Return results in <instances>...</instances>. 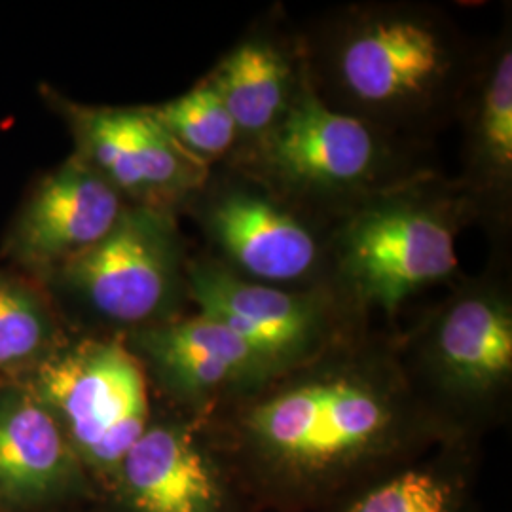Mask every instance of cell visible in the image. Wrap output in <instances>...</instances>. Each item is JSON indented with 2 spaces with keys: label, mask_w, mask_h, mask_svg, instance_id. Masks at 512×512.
Here are the masks:
<instances>
[{
  "label": "cell",
  "mask_w": 512,
  "mask_h": 512,
  "mask_svg": "<svg viewBox=\"0 0 512 512\" xmlns=\"http://www.w3.org/2000/svg\"><path fill=\"white\" fill-rule=\"evenodd\" d=\"M29 391L61 425L80 465L110 482L148 427L143 368L114 342L50 353L35 368Z\"/></svg>",
  "instance_id": "1"
},
{
  "label": "cell",
  "mask_w": 512,
  "mask_h": 512,
  "mask_svg": "<svg viewBox=\"0 0 512 512\" xmlns=\"http://www.w3.org/2000/svg\"><path fill=\"white\" fill-rule=\"evenodd\" d=\"M395 425L391 399L353 374L291 385L245 416L256 448L298 473H323L365 458L389 439Z\"/></svg>",
  "instance_id": "2"
},
{
  "label": "cell",
  "mask_w": 512,
  "mask_h": 512,
  "mask_svg": "<svg viewBox=\"0 0 512 512\" xmlns=\"http://www.w3.org/2000/svg\"><path fill=\"white\" fill-rule=\"evenodd\" d=\"M342 266L368 302L395 311L410 294L458 270L454 230L437 213L410 203L376 207L349 226Z\"/></svg>",
  "instance_id": "3"
},
{
  "label": "cell",
  "mask_w": 512,
  "mask_h": 512,
  "mask_svg": "<svg viewBox=\"0 0 512 512\" xmlns=\"http://www.w3.org/2000/svg\"><path fill=\"white\" fill-rule=\"evenodd\" d=\"M171 245L158 217L122 215L107 238L65 260V275L95 310L139 323L164 304L171 283Z\"/></svg>",
  "instance_id": "4"
},
{
  "label": "cell",
  "mask_w": 512,
  "mask_h": 512,
  "mask_svg": "<svg viewBox=\"0 0 512 512\" xmlns=\"http://www.w3.org/2000/svg\"><path fill=\"white\" fill-rule=\"evenodd\" d=\"M203 317L232 330L270 372L308 355L323 332L321 308L306 296L249 283L220 268L192 275Z\"/></svg>",
  "instance_id": "5"
},
{
  "label": "cell",
  "mask_w": 512,
  "mask_h": 512,
  "mask_svg": "<svg viewBox=\"0 0 512 512\" xmlns=\"http://www.w3.org/2000/svg\"><path fill=\"white\" fill-rule=\"evenodd\" d=\"M268 162L289 183L304 188H348L365 181L376 164V143L365 124L304 92L275 122Z\"/></svg>",
  "instance_id": "6"
},
{
  "label": "cell",
  "mask_w": 512,
  "mask_h": 512,
  "mask_svg": "<svg viewBox=\"0 0 512 512\" xmlns=\"http://www.w3.org/2000/svg\"><path fill=\"white\" fill-rule=\"evenodd\" d=\"M446 71V50L429 25L384 18L357 29L342 48L344 88L370 107H399L420 99Z\"/></svg>",
  "instance_id": "7"
},
{
  "label": "cell",
  "mask_w": 512,
  "mask_h": 512,
  "mask_svg": "<svg viewBox=\"0 0 512 512\" xmlns=\"http://www.w3.org/2000/svg\"><path fill=\"white\" fill-rule=\"evenodd\" d=\"M84 467L52 412L29 389L0 395V507L31 509L71 494Z\"/></svg>",
  "instance_id": "8"
},
{
  "label": "cell",
  "mask_w": 512,
  "mask_h": 512,
  "mask_svg": "<svg viewBox=\"0 0 512 512\" xmlns=\"http://www.w3.org/2000/svg\"><path fill=\"white\" fill-rule=\"evenodd\" d=\"M112 484L129 512H224L215 465L179 425H148Z\"/></svg>",
  "instance_id": "9"
},
{
  "label": "cell",
  "mask_w": 512,
  "mask_h": 512,
  "mask_svg": "<svg viewBox=\"0 0 512 512\" xmlns=\"http://www.w3.org/2000/svg\"><path fill=\"white\" fill-rule=\"evenodd\" d=\"M80 139L93 169L114 188L152 194L186 188L203 175L202 160L181 147L145 110H90Z\"/></svg>",
  "instance_id": "10"
},
{
  "label": "cell",
  "mask_w": 512,
  "mask_h": 512,
  "mask_svg": "<svg viewBox=\"0 0 512 512\" xmlns=\"http://www.w3.org/2000/svg\"><path fill=\"white\" fill-rule=\"evenodd\" d=\"M122 215L116 188L92 165L71 162L38 188L19 228L21 251L67 260L107 238Z\"/></svg>",
  "instance_id": "11"
},
{
  "label": "cell",
  "mask_w": 512,
  "mask_h": 512,
  "mask_svg": "<svg viewBox=\"0 0 512 512\" xmlns=\"http://www.w3.org/2000/svg\"><path fill=\"white\" fill-rule=\"evenodd\" d=\"M211 226L226 255L256 279L289 283L315 266L319 249L310 230L256 194H226L213 207Z\"/></svg>",
  "instance_id": "12"
},
{
  "label": "cell",
  "mask_w": 512,
  "mask_h": 512,
  "mask_svg": "<svg viewBox=\"0 0 512 512\" xmlns=\"http://www.w3.org/2000/svg\"><path fill=\"white\" fill-rule=\"evenodd\" d=\"M143 348L171 387L186 397H207L270 372L232 330L203 315L150 330Z\"/></svg>",
  "instance_id": "13"
},
{
  "label": "cell",
  "mask_w": 512,
  "mask_h": 512,
  "mask_svg": "<svg viewBox=\"0 0 512 512\" xmlns=\"http://www.w3.org/2000/svg\"><path fill=\"white\" fill-rule=\"evenodd\" d=\"M435 355L444 378L469 395L488 393L512 370V315L501 296L458 298L440 319Z\"/></svg>",
  "instance_id": "14"
},
{
  "label": "cell",
  "mask_w": 512,
  "mask_h": 512,
  "mask_svg": "<svg viewBox=\"0 0 512 512\" xmlns=\"http://www.w3.org/2000/svg\"><path fill=\"white\" fill-rule=\"evenodd\" d=\"M211 86L234 118L238 131H268L289 107V67L264 42L241 44L220 65Z\"/></svg>",
  "instance_id": "15"
},
{
  "label": "cell",
  "mask_w": 512,
  "mask_h": 512,
  "mask_svg": "<svg viewBox=\"0 0 512 512\" xmlns=\"http://www.w3.org/2000/svg\"><path fill=\"white\" fill-rule=\"evenodd\" d=\"M150 112L198 160L222 156L234 145L239 133L234 118L211 84Z\"/></svg>",
  "instance_id": "16"
},
{
  "label": "cell",
  "mask_w": 512,
  "mask_h": 512,
  "mask_svg": "<svg viewBox=\"0 0 512 512\" xmlns=\"http://www.w3.org/2000/svg\"><path fill=\"white\" fill-rule=\"evenodd\" d=\"M50 340V323L37 300L0 279V368L29 365Z\"/></svg>",
  "instance_id": "17"
},
{
  "label": "cell",
  "mask_w": 512,
  "mask_h": 512,
  "mask_svg": "<svg viewBox=\"0 0 512 512\" xmlns=\"http://www.w3.org/2000/svg\"><path fill=\"white\" fill-rule=\"evenodd\" d=\"M478 145L490 169L501 177L512 165V55H499L478 110Z\"/></svg>",
  "instance_id": "18"
},
{
  "label": "cell",
  "mask_w": 512,
  "mask_h": 512,
  "mask_svg": "<svg viewBox=\"0 0 512 512\" xmlns=\"http://www.w3.org/2000/svg\"><path fill=\"white\" fill-rule=\"evenodd\" d=\"M346 512H452V505L435 476L406 471L370 490Z\"/></svg>",
  "instance_id": "19"
}]
</instances>
